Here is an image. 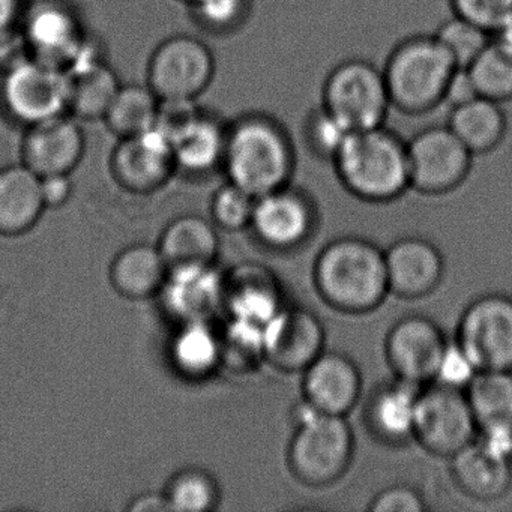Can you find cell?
I'll list each match as a JSON object with an SVG mask.
<instances>
[{
	"label": "cell",
	"instance_id": "cell-1",
	"mask_svg": "<svg viewBox=\"0 0 512 512\" xmlns=\"http://www.w3.org/2000/svg\"><path fill=\"white\" fill-rule=\"evenodd\" d=\"M296 145L286 125L271 113H242L229 121L223 170L227 181L254 197L292 184Z\"/></svg>",
	"mask_w": 512,
	"mask_h": 512
},
{
	"label": "cell",
	"instance_id": "cell-2",
	"mask_svg": "<svg viewBox=\"0 0 512 512\" xmlns=\"http://www.w3.org/2000/svg\"><path fill=\"white\" fill-rule=\"evenodd\" d=\"M313 283L332 310L352 316L371 313L391 295L385 250L361 236L332 239L314 260Z\"/></svg>",
	"mask_w": 512,
	"mask_h": 512
},
{
	"label": "cell",
	"instance_id": "cell-3",
	"mask_svg": "<svg viewBox=\"0 0 512 512\" xmlns=\"http://www.w3.org/2000/svg\"><path fill=\"white\" fill-rule=\"evenodd\" d=\"M331 164L344 190L362 202H394L410 190L407 140L386 124L349 133Z\"/></svg>",
	"mask_w": 512,
	"mask_h": 512
},
{
	"label": "cell",
	"instance_id": "cell-4",
	"mask_svg": "<svg viewBox=\"0 0 512 512\" xmlns=\"http://www.w3.org/2000/svg\"><path fill=\"white\" fill-rule=\"evenodd\" d=\"M293 433L287 445V469L310 488L340 481L355 455V433L346 416L326 415L304 398L290 412Z\"/></svg>",
	"mask_w": 512,
	"mask_h": 512
},
{
	"label": "cell",
	"instance_id": "cell-5",
	"mask_svg": "<svg viewBox=\"0 0 512 512\" xmlns=\"http://www.w3.org/2000/svg\"><path fill=\"white\" fill-rule=\"evenodd\" d=\"M457 68L434 34L404 38L391 50L382 68L392 109L407 116H422L442 106Z\"/></svg>",
	"mask_w": 512,
	"mask_h": 512
},
{
	"label": "cell",
	"instance_id": "cell-6",
	"mask_svg": "<svg viewBox=\"0 0 512 512\" xmlns=\"http://www.w3.org/2000/svg\"><path fill=\"white\" fill-rule=\"evenodd\" d=\"M70 98L68 71L29 55L5 68L0 80L2 109L25 128L68 115Z\"/></svg>",
	"mask_w": 512,
	"mask_h": 512
},
{
	"label": "cell",
	"instance_id": "cell-7",
	"mask_svg": "<svg viewBox=\"0 0 512 512\" xmlns=\"http://www.w3.org/2000/svg\"><path fill=\"white\" fill-rule=\"evenodd\" d=\"M320 106L350 133L385 125L392 104L382 68L359 58L335 65L323 82Z\"/></svg>",
	"mask_w": 512,
	"mask_h": 512
},
{
	"label": "cell",
	"instance_id": "cell-8",
	"mask_svg": "<svg viewBox=\"0 0 512 512\" xmlns=\"http://www.w3.org/2000/svg\"><path fill=\"white\" fill-rule=\"evenodd\" d=\"M478 425L463 389L431 382L416 401L413 440L434 457L451 458L476 439Z\"/></svg>",
	"mask_w": 512,
	"mask_h": 512
},
{
	"label": "cell",
	"instance_id": "cell-9",
	"mask_svg": "<svg viewBox=\"0 0 512 512\" xmlns=\"http://www.w3.org/2000/svg\"><path fill=\"white\" fill-rule=\"evenodd\" d=\"M410 190L424 196H443L469 178L475 155L448 125H431L407 140Z\"/></svg>",
	"mask_w": 512,
	"mask_h": 512
},
{
	"label": "cell",
	"instance_id": "cell-10",
	"mask_svg": "<svg viewBox=\"0 0 512 512\" xmlns=\"http://www.w3.org/2000/svg\"><path fill=\"white\" fill-rule=\"evenodd\" d=\"M214 53L191 35L167 38L152 53L146 85L160 100L197 101L214 80Z\"/></svg>",
	"mask_w": 512,
	"mask_h": 512
},
{
	"label": "cell",
	"instance_id": "cell-11",
	"mask_svg": "<svg viewBox=\"0 0 512 512\" xmlns=\"http://www.w3.org/2000/svg\"><path fill=\"white\" fill-rule=\"evenodd\" d=\"M455 341L478 371H512V298L485 293L473 299L458 320Z\"/></svg>",
	"mask_w": 512,
	"mask_h": 512
},
{
	"label": "cell",
	"instance_id": "cell-12",
	"mask_svg": "<svg viewBox=\"0 0 512 512\" xmlns=\"http://www.w3.org/2000/svg\"><path fill=\"white\" fill-rule=\"evenodd\" d=\"M317 223L313 197L290 184L257 197L250 230L266 250L290 253L310 242Z\"/></svg>",
	"mask_w": 512,
	"mask_h": 512
},
{
	"label": "cell",
	"instance_id": "cell-13",
	"mask_svg": "<svg viewBox=\"0 0 512 512\" xmlns=\"http://www.w3.org/2000/svg\"><path fill=\"white\" fill-rule=\"evenodd\" d=\"M19 31L29 56L67 71L89 37L68 0H31Z\"/></svg>",
	"mask_w": 512,
	"mask_h": 512
},
{
	"label": "cell",
	"instance_id": "cell-14",
	"mask_svg": "<svg viewBox=\"0 0 512 512\" xmlns=\"http://www.w3.org/2000/svg\"><path fill=\"white\" fill-rule=\"evenodd\" d=\"M266 365L281 373H302L325 349L322 320L310 308L286 302L263 326Z\"/></svg>",
	"mask_w": 512,
	"mask_h": 512
},
{
	"label": "cell",
	"instance_id": "cell-15",
	"mask_svg": "<svg viewBox=\"0 0 512 512\" xmlns=\"http://www.w3.org/2000/svg\"><path fill=\"white\" fill-rule=\"evenodd\" d=\"M448 341L445 332L430 317L421 314L403 317L386 334V362L397 379L427 385L434 380Z\"/></svg>",
	"mask_w": 512,
	"mask_h": 512
},
{
	"label": "cell",
	"instance_id": "cell-16",
	"mask_svg": "<svg viewBox=\"0 0 512 512\" xmlns=\"http://www.w3.org/2000/svg\"><path fill=\"white\" fill-rule=\"evenodd\" d=\"M110 170L115 181L134 194L155 193L178 172L172 142L158 128L119 139Z\"/></svg>",
	"mask_w": 512,
	"mask_h": 512
},
{
	"label": "cell",
	"instance_id": "cell-17",
	"mask_svg": "<svg viewBox=\"0 0 512 512\" xmlns=\"http://www.w3.org/2000/svg\"><path fill=\"white\" fill-rule=\"evenodd\" d=\"M302 398L326 415L347 416L362 395V373L346 353L323 350L302 371Z\"/></svg>",
	"mask_w": 512,
	"mask_h": 512
},
{
	"label": "cell",
	"instance_id": "cell-18",
	"mask_svg": "<svg viewBox=\"0 0 512 512\" xmlns=\"http://www.w3.org/2000/svg\"><path fill=\"white\" fill-rule=\"evenodd\" d=\"M85 149L82 127L68 113L26 128L22 163L40 178L71 175L82 161Z\"/></svg>",
	"mask_w": 512,
	"mask_h": 512
},
{
	"label": "cell",
	"instance_id": "cell-19",
	"mask_svg": "<svg viewBox=\"0 0 512 512\" xmlns=\"http://www.w3.org/2000/svg\"><path fill=\"white\" fill-rule=\"evenodd\" d=\"M389 293L406 301L431 295L442 283L445 259L421 236H404L385 250Z\"/></svg>",
	"mask_w": 512,
	"mask_h": 512
},
{
	"label": "cell",
	"instance_id": "cell-20",
	"mask_svg": "<svg viewBox=\"0 0 512 512\" xmlns=\"http://www.w3.org/2000/svg\"><path fill=\"white\" fill-rule=\"evenodd\" d=\"M284 304L280 278L268 266L244 262L224 274L223 308L229 319L265 326Z\"/></svg>",
	"mask_w": 512,
	"mask_h": 512
},
{
	"label": "cell",
	"instance_id": "cell-21",
	"mask_svg": "<svg viewBox=\"0 0 512 512\" xmlns=\"http://www.w3.org/2000/svg\"><path fill=\"white\" fill-rule=\"evenodd\" d=\"M419 389L421 386L394 377L371 391L362 421L376 442L392 448L412 442Z\"/></svg>",
	"mask_w": 512,
	"mask_h": 512
},
{
	"label": "cell",
	"instance_id": "cell-22",
	"mask_svg": "<svg viewBox=\"0 0 512 512\" xmlns=\"http://www.w3.org/2000/svg\"><path fill=\"white\" fill-rule=\"evenodd\" d=\"M229 121L197 107L191 118L170 137L176 169L191 178H206L223 170Z\"/></svg>",
	"mask_w": 512,
	"mask_h": 512
},
{
	"label": "cell",
	"instance_id": "cell-23",
	"mask_svg": "<svg viewBox=\"0 0 512 512\" xmlns=\"http://www.w3.org/2000/svg\"><path fill=\"white\" fill-rule=\"evenodd\" d=\"M160 293L169 296V310L182 323L209 320L223 308L224 274L215 265L170 269Z\"/></svg>",
	"mask_w": 512,
	"mask_h": 512
},
{
	"label": "cell",
	"instance_id": "cell-24",
	"mask_svg": "<svg viewBox=\"0 0 512 512\" xmlns=\"http://www.w3.org/2000/svg\"><path fill=\"white\" fill-rule=\"evenodd\" d=\"M452 481L476 502H494L512 487V464L485 451L476 440L449 458Z\"/></svg>",
	"mask_w": 512,
	"mask_h": 512
},
{
	"label": "cell",
	"instance_id": "cell-25",
	"mask_svg": "<svg viewBox=\"0 0 512 512\" xmlns=\"http://www.w3.org/2000/svg\"><path fill=\"white\" fill-rule=\"evenodd\" d=\"M44 209L40 176L23 163L0 169V235H25L37 226Z\"/></svg>",
	"mask_w": 512,
	"mask_h": 512
},
{
	"label": "cell",
	"instance_id": "cell-26",
	"mask_svg": "<svg viewBox=\"0 0 512 512\" xmlns=\"http://www.w3.org/2000/svg\"><path fill=\"white\" fill-rule=\"evenodd\" d=\"M169 269L215 265L220 236L212 221L199 215H184L169 224L158 242Z\"/></svg>",
	"mask_w": 512,
	"mask_h": 512
},
{
	"label": "cell",
	"instance_id": "cell-27",
	"mask_svg": "<svg viewBox=\"0 0 512 512\" xmlns=\"http://www.w3.org/2000/svg\"><path fill=\"white\" fill-rule=\"evenodd\" d=\"M169 272V265L158 247L137 244L115 257L110 266V281L119 295L139 301L160 295Z\"/></svg>",
	"mask_w": 512,
	"mask_h": 512
},
{
	"label": "cell",
	"instance_id": "cell-28",
	"mask_svg": "<svg viewBox=\"0 0 512 512\" xmlns=\"http://www.w3.org/2000/svg\"><path fill=\"white\" fill-rule=\"evenodd\" d=\"M446 125L473 155L496 151L508 131L502 104L479 95L449 109Z\"/></svg>",
	"mask_w": 512,
	"mask_h": 512
},
{
	"label": "cell",
	"instance_id": "cell-29",
	"mask_svg": "<svg viewBox=\"0 0 512 512\" xmlns=\"http://www.w3.org/2000/svg\"><path fill=\"white\" fill-rule=\"evenodd\" d=\"M179 373L191 380L212 376L221 368V332L209 320L182 323L172 346Z\"/></svg>",
	"mask_w": 512,
	"mask_h": 512
},
{
	"label": "cell",
	"instance_id": "cell-30",
	"mask_svg": "<svg viewBox=\"0 0 512 512\" xmlns=\"http://www.w3.org/2000/svg\"><path fill=\"white\" fill-rule=\"evenodd\" d=\"M464 392L478 431L512 427V371H478Z\"/></svg>",
	"mask_w": 512,
	"mask_h": 512
},
{
	"label": "cell",
	"instance_id": "cell-31",
	"mask_svg": "<svg viewBox=\"0 0 512 512\" xmlns=\"http://www.w3.org/2000/svg\"><path fill=\"white\" fill-rule=\"evenodd\" d=\"M158 107L160 98L148 85L121 86L104 121L118 139L137 136L155 128Z\"/></svg>",
	"mask_w": 512,
	"mask_h": 512
},
{
	"label": "cell",
	"instance_id": "cell-32",
	"mask_svg": "<svg viewBox=\"0 0 512 512\" xmlns=\"http://www.w3.org/2000/svg\"><path fill=\"white\" fill-rule=\"evenodd\" d=\"M70 77V115L82 121L104 119L122 86L113 68L104 62Z\"/></svg>",
	"mask_w": 512,
	"mask_h": 512
},
{
	"label": "cell",
	"instance_id": "cell-33",
	"mask_svg": "<svg viewBox=\"0 0 512 512\" xmlns=\"http://www.w3.org/2000/svg\"><path fill=\"white\" fill-rule=\"evenodd\" d=\"M221 332V367L235 374H253L266 364L263 326L229 319Z\"/></svg>",
	"mask_w": 512,
	"mask_h": 512
},
{
	"label": "cell",
	"instance_id": "cell-34",
	"mask_svg": "<svg viewBox=\"0 0 512 512\" xmlns=\"http://www.w3.org/2000/svg\"><path fill=\"white\" fill-rule=\"evenodd\" d=\"M479 97L499 104L512 101V52L491 38L481 55L466 68Z\"/></svg>",
	"mask_w": 512,
	"mask_h": 512
},
{
	"label": "cell",
	"instance_id": "cell-35",
	"mask_svg": "<svg viewBox=\"0 0 512 512\" xmlns=\"http://www.w3.org/2000/svg\"><path fill=\"white\" fill-rule=\"evenodd\" d=\"M164 496L170 512H211L218 508L221 490L208 470L187 467L170 479Z\"/></svg>",
	"mask_w": 512,
	"mask_h": 512
},
{
	"label": "cell",
	"instance_id": "cell-36",
	"mask_svg": "<svg viewBox=\"0 0 512 512\" xmlns=\"http://www.w3.org/2000/svg\"><path fill=\"white\" fill-rule=\"evenodd\" d=\"M191 19L206 34L230 37L247 26L253 16L254 0H194Z\"/></svg>",
	"mask_w": 512,
	"mask_h": 512
},
{
	"label": "cell",
	"instance_id": "cell-37",
	"mask_svg": "<svg viewBox=\"0 0 512 512\" xmlns=\"http://www.w3.org/2000/svg\"><path fill=\"white\" fill-rule=\"evenodd\" d=\"M434 37L454 59L458 68H467L488 46L493 35L461 17L452 14L439 26Z\"/></svg>",
	"mask_w": 512,
	"mask_h": 512
},
{
	"label": "cell",
	"instance_id": "cell-38",
	"mask_svg": "<svg viewBox=\"0 0 512 512\" xmlns=\"http://www.w3.org/2000/svg\"><path fill=\"white\" fill-rule=\"evenodd\" d=\"M256 199L253 194L227 181L212 196V223L226 232L250 229Z\"/></svg>",
	"mask_w": 512,
	"mask_h": 512
},
{
	"label": "cell",
	"instance_id": "cell-39",
	"mask_svg": "<svg viewBox=\"0 0 512 512\" xmlns=\"http://www.w3.org/2000/svg\"><path fill=\"white\" fill-rule=\"evenodd\" d=\"M349 133L350 131H347L334 116L329 115L322 106L308 113L302 127V136L308 151L317 158L328 160L329 163Z\"/></svg>",
	"mask_w": 512,
	"mask_h": 512
},
{
	"label": "cell",
	"instance_id": "cell-40",
	"mask_svg": "<svg viewBox=\"0 0 512 512\" xmlns=\"http://www.w3.org/2000/svg\"><path fill=\"white\" fill-rule=\"evenodd\" d=\"M452 14L493 35L512 17V0H448Z\"/></svg>",
	"mask_w": 512,
	"mask_h": 512
},
{
	"label": "cell",
	"instance_id": "cell-41",
	"mask_svg": "<svg viewBox=\"0 0 512 512\" xmlns=\"http://www.w3.org/2000/svg\"><path fill=\"white\" fill-rule=\"evenodd\" d=\"M476 374H478V368L464 352L463 347L457 341L449 340L437 365L433 382L466 391Z\"/></svg>",
	"mask_w": 512,
	"mask_h": 512
},
{
	"label": "cell",
	"instance_id": "cell-42",
	"mask_svg": "<svg viewBox=\"0 0 512 512\" xmlns=\"http://www.w3.org/2000/svg\"><path fill=\"white\" fill-rule=\"evenodd\" d=\"M371 512H424L427 503L421 491L409 484H394L382 488L370 500Z\"/></svg>",
	"mask_w": 512,
	"mask_h": 512
},
{
	"label": "cell",
	"instance_id": "cell-43",
	"mask_svg": "<svg viewBox=\"0 0 512 512\" xmlns=\"http://www.w3.org/2000/svg\"><path fill=\"white\" fill-rule=\"evenodd\" d=\"M475 440L494 457L512 464V427L484 428Z\"/></svg>",
	"mask_w": 512,
	"mask_h": 512
},
{
	"label": "cell",
	"instance_id": "cell-44",
	"mask_svg": "<svg viewBox=\"0 0 512 512\" xmlns=\"http://www.w3.org/2000/svg\"><path fill=\"white\" fill-rule=\"evenodd\" d=\"M41 193H43L46 208H61L73 196V182H71L70 175L41 178Z\"/></svg>",
	"mask_w": 512,
	"mask_h": 512
},
{
	"label": "cell",
	"instance_id": "cell-45",
	"mask_svg": "<svg viewBox=\"0 0 512 512\" xmlns=\"http://www.w3.org/2000/svg\"><path fill=\"white\" fill-rule=\"evenodd\" d=\"M475 88H473L472 79L466 68H457L449 80L448 88L445 92V100L443 104H448L449 109L458 106V104L466 103L476 97Z\"/></svg>",
	"mask_w": 512,
	"mask_h": 512
},
{
	"label": "cell",
	"instance_id": "cell-46",
	"mask_svg": "<svg viewBox=\"0 0 512 512\" xmlns=\"http://www.w3.org/2000/svg\"><path fill=\"white\" fill-rule=\"evenodd\" d=\"M29 0H0V35L19 29Z\"/></svg>",
	"mask_w": 512,
	"mask_h": 512
},
{
	"label": "cell",
	"instance_id": "cell-47",
	"mask_svg": "<svg viewBox=\"0 0 512 512\" xmlns=\"http://www.w3.org/2000/svg\"><path fill=\"white\" fill-rule=\"evenodd\" d=\"M128 511L131 512H161L170 511L164 493H145L133 499L128 505Z\"/></svg>",
	"mask_w": 512,
	"mask_h": 512
},
{
	"label": "cell",
	"instance_id": "cell-48",
	"mask_svg": "<svg viewBox=\"0 0 512 512\" xmlns=\"http://www.w3.org/2000/svg\"><path fill=\"white\" fill-rule=\"evenodd\" d=\"M494 40L512 52V17L493 34Z\"/></svg>",
	"mask_w": 512,
	"mask_h": 512
},
{
	"label": "cell",
	"instance_id": "cell-49",
	"mask_svg": "<svg viewBox=\"0 0 512 512\" xmlns=\"http://www.w3.org/2000/svg\"><path fill=\"white\" fill-rule=\"evenodd\" d=\"M179 2H184L185 5L193 4L194 0H179Z\"/></svg>",
	"mask_w": 512,
	"mask_h": 512
}]
</instances>
